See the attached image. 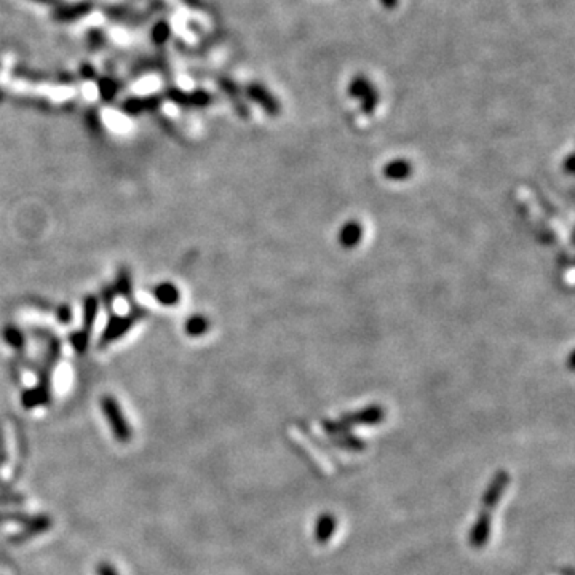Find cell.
<instances>
[{
	"label": "cell",
	"mask_w": 575,
	"mask_h": 575,
	"mask_svg": "<svg viewBox=\"0 0 575 575\" xmlns=\"http://www.w3.org/2000/svg\"><path fill=\"white\" fill-rule=\"evenodd\" d=\"M508 481H510V476L505 471H499L494 476V480L491 481L489 487L484 492V497H482V510L481 515L476 520L473 529H471L469 542L471 547L481 548L484 547L487 540H489L491 534V521H492V510L497 507V503L500 502L503 492H505Z\"/></svg>",
	"instance_id": "cell-1"
},
{
	"label": "cell",
	"mask_w": 575,
	"mask_h": 575,
	"mask_svg": "<svg viewBox=\"0 0 575 575\" xmlns=\"http://www.w3.org/2000/svg\"><path fill=\"white\" fill-rule=\"evenodd\" d=\"M101 409L104 413L107 422H109V427L114 433V438L120 443H128L133 436L131 425L128 424V420L123 414L119 402L111 395H104L101 398Z\"/></svg>",
	"instance_id": "cell-2"
},
{
	"label": "cell",
	"mask_w": 575,
	"mask_h": 575,
	"mask_svg": "<svg viewBox=\"0 0 575 575\" xmlns=\"http://www.w3.org/2000/svg\"><path fill=\"white\" fill-rule=\"evenodd\" d=\"M144 315H146V310L140 309V307H135L130 315L111 318L109 323L106 325L104 332H102V336H101V341H100L101 347H106L114 341H119L120 337L125 336L126 332L131 330L136 320H140V318H142Z\"/></svg>",
	"instance_id": "cell-3"
},
{
	"label": "cell",
	"mask_w": 575,
	"mask_h": 575,
	"mask_svg": "<svg viewBox=\"0 0 575 575\" xmlns=\"http://www.w3.org/2000/svg\"><path fill=\"white\" fill-rule=\"evenodd\" d=\"M153 297H155V301L158 302V304L173 307L178 304L179 299H181V292H179L176 285L165 281V283H160L153 288Z\"/></svg>",
	"instance_id": "cell-4"
},
{
	"label": "cell",
	"mask_w": 575,
	"mask_h": 575,
	"mask_svg": "<svg viewBox=\"0 0 575 575\" xmlns=\"http://www.w3.org/2000/svg\"><path fill=\"white\" fill-rule=\"evenodd\" d=\"M50 399L48 387L47 385H37L35 388H30L23 395V406L26 408H35L42 406V404H47Z\"/></svg>",
	"instance_id": "cell-5"
},
{
	"label": "cell",
	"mask_w": 575,
	"mask_h": 575,
	"mask_svg": "<svg viewBox=\"0 0 575 575\" xmlns=\"http://www.w3.org/2000/svg\"><path fill=\"white\" fill-rule=\"evenodd\" d=\"M97 310H100V302L95 296H88L85 299L84 304V332L91 336V330H93L96 318H97Z\"/></svg>",
	"instance_id": "cell-6"
},
{
	"label": "cell",
	"mask_w": 575,
	"mask_h": 575,
	"mask_svg": "<svg viewBox=\"0 0 575 575\" xmlns=\"http://www.w3.org/2000/svg\"><path fill=\"white\" fill-rule=\"evenodd\" d=\"M336 529V520L331 515H325L318 520V525L315 529V538L318 543H326L330 540L332 532Z\"/></svg>",
	"instance_id": "cell-7"
},
{
	"label": "cell",
	"mask_w": 575,
	"mask_h": 575,
	"mask_svg": "<svg viewBox=\"0 0 575 575\" xmlns=\"http://www.w3.org/2000/svg\"><path fill=\"white\" fill-rule=\"evenodd\" d=\"M114 292L125 297L126 301L133 299V283H131V275L126 269H120L119 274H117L115 279V286Z\"/></svg>",
	"instance_id": "cell-8"
},
{
	"label": "cell",
	"mask_w": 575,
	"mask_h": 575,
	"mask_svg": "<svg viewBox=\"0 0 575 575\" xmlns=\"http://www.w3.org/2000/svg\"><path fill=\"white\" fill-rule=\"evenodd\" d=\"M208 328V321L207 318L203 317H191L186 323V332L187 336H192V337H197V336H202L205 334V331H207Z\"/></svg>",
	"instance_id": "cell-9"
},
{
	"label": "cell",
	"mask_w": 575,
	"mask_h": 575,
	"mask_svg": "<svg viewBox=\"0 0 575 575\" xmlns=\"http://www.w3.org/2000/svg\"><path fill=\"white\" fill-rule=\"evenodd\" d=\"M3 339H5V342H7L10 347L18 348V350H19V348L24 347V342H26L23 332L19 331L17 326H7V328H5V330H3Z\"/></svg>",
	"instance_id": "cell-10"
},
{
	"label": "cell",
	"mask_w": 575,
	"mask_h": 575,
	"mask_svg": "<svg viewBox=\"0 0 575 575\" xmlns=\"http://www.w3.org/2000/svg\"><path fill=\"white\" fill-rule=\"evenodd\" d=\"M88 342H90V334H86V332L84 331L74 332V334L70 336V343H72V347H74V350L77 352H85L86 347H88Z\"/></svg>",
	"instance_id": "cell-11"
},
{
	"label": "cell",
	"mask_w": 575,
	"mask_h": 575,
	"mask_svg": "<svg viewBox=\"0 0 575 575\" xmlns=\"http://www.w3.org/2000/svg\"><path fill=\"white\" fill-rule=\"evenodd\" d=\"M58 318H59L61 323H64V325H68V323L72 320L70 307L69 305H61L59 310H58Z\"/></svg>",
	"instance_id": "cell-12"
},
{
	"label": "cell",
	"mask_w": 575,
	"mask_h": 575,
	"mask_svg": "<svg viewBox=\"0 0 575 575\" xmlns=\"http://www.w3.org/2000/svg\"><path fill=\"white\" fill-rule=\"evenodd\" d=\"M97 575H119V572H117L111 564L102 563L97 566Z\"/></svg>",
	"instance_id": "cell-13"
}]
</instances>
